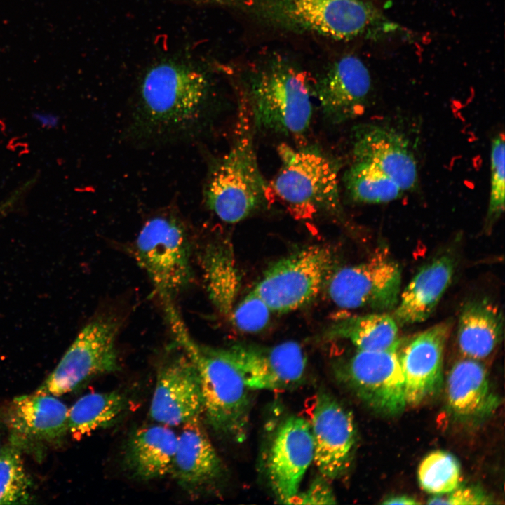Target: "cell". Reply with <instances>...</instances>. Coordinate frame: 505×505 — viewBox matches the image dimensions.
I'll list each match as a JSON object with an SVG mask.
<instances>
[{
	"instance_id": "7",
	"label": "cell",
	"mask_w": 505,
	"mask_h": 505,
	"mask_svg": "<svg viewBox=\"0 0 505 505\" xmlns=\"http://www.w3.org/2000/svg\"><path fill=\"white\" fill-rule=\"evenodd\" d=\"M121 327L112 314L95 317L79 332L57 366L34 391L60 396L93 377L119 369L116 341Z\"/></svg>"
},
{
	"instance_id": "16",
	"label": "cell",
	"mask_w": 505,
	"mask_h": 505,
	"mask_svg": "<svg viewBox=\"0 0 505 505\" xmlns=\"http://www.w3.org/2000/svg\"><path fill=\"white\" fill-rule=\"evenodd\" d=\"M451 327L450 321L438 323L412 337L398 354L407 404L417 405L440 389Z\"/></svg>"
},
{
	"instance_id": "6",
	"label": "cell",
	"mask_w": 505,
	"mask_h": 505,
	"mask_svg": "<svg viewBox=\"0 0 505 505\" xmlns=\"http://www.w3.org/2000/svg\"><path fill=\"white\" fill-rule=\"evenodd\" d=\"M249 111L260 128L285 135H299L312 116L309 87L293 69L274 67L259 73L251 83Z\"/></svg>"
},
{
	"instance_id": "34",
	"label": "cell",
	"mask_w": 505,
	"mask_h": 505,
	"mask_svg": "<svg viewBox=\"0 0 505 505\" xmlns=\"http://www.w3.org/2000/svg\"><path fill=\"white\" fill-rule=\"evenodd\" d=\"M327 480L323 476L315 479L304 492L297 493L291 504H336V498Z\"/></svg>"
},
{
	"instance_id": "17",
	"label": "cell",
	"mask_w": 505,
	"mask_h": 505,
	"mask_svg": "<svg viewBox=\"0 0 505 505\" xmlns=\"http://www.w3.org/2000/svg\"><path fill=\"white\" fill-rule=\"evenodd\" d=\"M355 160L370 163L394 180L404 191L414 189L418 182L417 165L403 135L393 128L375 123L354 130Z\"/></svg>"
},
{
	"instance_id": "4",
	"label": "cell",
	"mask_w": 505,
	"mask_h": 505,
	"mask_svg": "<svg viewBox=\"0 0 505 505\" xmlns=\"http://www.w3.org/2000/svg\"><path fill=\"white\" fill-rule=\"evenodd\" d=\"M281 167L273 183L276 195L297 219H313L319 213H342L339 163L314 146L278 147Z\"/></svg>"
},
{
	"instance_id": "19",
	"label": "cell",
	"mask_w": 505,
	"mask_h": 505,
	"mask_svg": "<svg viewBox=\"0 0 505 505\" xmlns=\"http://www.w3.org/2000/svg\"><path fill=\"white\" fill-rule=\"evenodd\" d=\"M182 426L170 475L185 492L197 495L208 491L220 479L223 465L201 417Z\"/></svg>"
},
{
	"instance_id": "27",
	"label": "cell",
	"mask_w": 505,
	"mask_h": 505,
	"mask_svg": "<svg viewBox=\"0 0 505 505\" xmlns=\"http://www.w3.org/2000/svg\"><path fill=\"white\" fill-rule=\"evenodd\" d=\"M128 401L119 391L86 394L69 408L68 433L80 440L113 425L127 409Z\"/></svg>"
},
{
	"instance_id": "14",
	"label": "cell",
	"mask_w": 505,
	"mask_h": 505,
	"mask_svg": "<svg viewBox=\"0 0 505 505\" xmlns=\"http://www.w3.org/2000/svg\"><path fill=\"white\" fill-rule=\"evenodd\" d=\"M68 414L67 405L53 395L34 392L15 398L5 415L10 444L39 453L61 443L69 435Z\"/></svg>"
},
{
	"instance_id": "24",
	"label": "cell",
	"mask_w": 505,
	"mask_h": 505,
	"mask_svg": "<svg viewBox=\"0 0 505 505\" xmlns=\"http://www.w3.org/2000/svg\"><path fill=\"white\" fill-rule=\"evenodd\" d=\"M450 409L464 417L490 412L497 404L489 386L485 368L480 361L464 357L451 368L446 383Z\"/></svg>"
},
{
	"instance_id": "9",
	"label": "cell",
	"mask_w": 505,
	"mask_h": 505,
	"mask_svg": "<svg viewBox=\"0 0 505 505\" xmlns=\"http://www.w3.org/2000/svg\"><path fill=\"white\" fill-rule=\"evenodd\" d=\"M326 285L339 307L393 310L400 293L401 269L386 252H377L364 262L335 271Z\"/></svg>"
},
{
	"instance_id": "21",
	"label": "cell",
	"mask_w": 505,
	"mask_h": 505,
	"mask_svg": "<svg viewBox=\"0 0 505 505\" xmlns=\"http://www.w3.org/2000/svg\"><path fill=\"white\" fill-rule=\"evenodd\" d=\"M454 260L443 254L422 266L400 293L393 317L398 325L426 321L436 309L450 285Z\"/></svg>"
},
{
	"instance_id": "29",
	"label": "cell",
	"mask_w": 505,
	"mask_h": 505,
	"mask_svg": "<svg viewBox=\"0 0 505 505\" xmlns=\"http://www.w3.org/2000/svg\"><path fill=\"white\" fill-rule=\"evenodd\" d=\"M11 444L0 450V504H29L34 501L33 483L22 456Z\"/></svg>"
},
{
	"instance_id": "35",
	"label": "cell",
	"mask_w": 505,
	"mask_h": 505,
	"mask_svg": "<svg viewBox=\"0 0 505 505\" xmlns=\"http://www.w3.org/2000/svg\"><path fill=\"white\" fill-rule=\"evenodd\" d=\"M36 181V177L25 181L0 203V218L11 212L18 204L28 191L34 186Z\"/></svg>"
},
{
	"instance_id": "22",
	"label": "cell",
	"mask_w": 505,
	"mask_h": 505,
	"mask_svg": "<svg viewBox=\"0 0 505 505\" xmlns=\"http://www.w3.org/2000/svg\"><path fill=\"white\" fill-rule=\"evenodd\" d=\"M177 434L163 424L147 425L129 436L123 451V466L135 479L149 481L170 475Z\"/></svg>"
},
{
	"instance_id": "13",
	"label": "cell",
	"mask_w": 505,
	"mask_h": 505,
	"mask_svg": "<svg viewBox=\"0 0 505 505\" xmlns=\"http://www.w3.org/2000/svg\"><path fill=\"white\" fill-rule=\"evenodd\" d=\"M310 425L313 462L321 476L328 480L341 478L351 465L356 442L352 414L330 393L321 391Z\"/></svg>"
},
{
	"instance_id": "20",
	"label": "cell",
	"mask_w": 505,
	"mask_h": 505,
	"mask_svg": "<svg viewBox=\"0 0 505 505\" xmlns=\"http://www.w3.org/2000/svg\"><path fill=\"white\" fill-rule=\"evenodd\" d=\"M284 10L302 26L339 39L361 33L372 18L369 7L360 0H288Z\"/></svg>"
},
{
	"instance_id": "12",
	"label": "cell",
	"mask_w": 505,
	"mask_h": 505,
	"mask_svg": "<svg viewBox=\"0 0 505 505\" xmlns=\"http://www.w3.org/2000/svg\"><path fill=\"white\" fill-rule=\"evenodd\" d=\"M203 407L198 370L182 349L164 360L158 369L149 416L158 424L180 426L201 417Z\"/></svg>"
},
{
	"instance_id": "1",
	"label": "cell",
	"mask_w": 505,
	"mask_h": 505,
	"mask_svg": "<svg viewBox=\"0 0 505 505\" xmlns=\"http://www.w3.org/2000/svg\"><path fill=\"white\" fill-rule=\"evenodd\" d=\"M210 104L209 82L203 73L173 62L157 64L140 83L133 130L152 140L189 137L205 123Z\"/></svg>"
},
{
	"instance_id": "15",
	"label": "cell",
	"mask_w": 505,
	"mask_h": 505,
	"mask_svg": "<svg viewBox=\"0 0 505 505\" xmlns=\"http://www.w3.org/2000/svg\"><path fill=\"white\" fill-rule=\"evenodd\" d=\"M313 461L310 423L299 416L288 417L276 431L267 462L269 485L279 503L291 504Z\"/></svg>"
},
{
	"instance_id": "2",
	"label": "cell",
	"mask_w": 505,
	"mask_h": 505,
	"mask_svg": "<svg viewBox=\"0 0 505 505\" xmlns=\"http://www.w3.org/2000/svg\"><path fill=\"white\" fill-rule=\"evenodd\" d=\"M180 346L197 367L203 394V414L218 433L243 442L247 437L250 412V390L222 349L197 343L189 335L176 309L166 314Z\"/></svg>"
},
{
	"instance_id": "5",
	"label": "cell",
	"mask_w": 505,
	"mask_h": 505,
	"mask_svg": "<svg viewBox=\"0 0 505 505\" xmlns=\"http://www.w3.org/2000/svg\"><path fill=\"white\" fill-rule=\"evenodd\" d=\"M191 243L184 222L173 213H159L142 227L134 255L164 305L189 285L193 273Z\"/></svg>"
},
{
	"instance_id": "25",
	"label": "cell",
	"mask_w": 505,
	"mask_h": 505,
	"mask_svg": "<svg viewBox=\"0 0 505 505\" xmlns=\"http://www.w3.org/2000/svg\"><path fill=\"white\" fill-rule=\"evenodd\" d=\"M328 333L331 339L349 341L360 351L398 350L401 343L397 322L393 316L386 313L339 318L331 325Z\"/></svg>"
},
{
	"instance_id": "26",
	"label": "cell",
	"mask_w": 505,
	"mask_h": 505,
	"mask_svg": "<svg viewBox=\"0 0 505 505\" xmlns=\"http://www.w3.org/2000/svg\"><path fill=\"white\" fill-rule=\"evenodd\" d=\"M201 264L210 299L221 313L229 316L239 288L231 247L226 241L207 243Z\"/></svg>"
},
{
	"instance_id": "31",
	"label": "cell",
	"mask_w": 505,
	"mask_h": 505,
	"mask_svg": "<svg viewBox=\"0 0 505 505\" xmlns=\"http://www.w3.org/2000/svg\"><path fill=\"white\" fill-rule=\"evenodd\" d=\"M504 137L497 135L490 149V187L486 227L488 228L500 217L504 210Z\"/></svg>"
},
{
	"instance_id": "10",
	"label": "cell",
	"mask_w": 505,
	"mask_h": 505,
	"mask_svg": "<svg viewBox=\"0 0 505 505\" xmlns=\"http://www.w3.org/2000/svg\"><path fill=\"white\" fill-rule=\"evenodd\" d=\"M335 372L361 401L380 414L398 415L407 405L398 350H357L336 365Z\"/></svg>"
},
{
	"instance_id": "18",
	"label": "cell",
	"mask_w": 505,
	"mask_h": 505,
	"mask_svg": "<svg viewBox=\"0 0 505 505\" xmlns=\"http://www.w3.org/2000/svg\"><path fill=\"white\" fill-rule=\"evenodd\" d=\"M371 87L369 72L357 57L341 58L320 79L316 96L325 116L341 123L365 110Z\"/></svg>"
},
{
	"instance_id": "8",
	"label": "cell",
	"mask_w": 505,
	"mask_h": 505,
	"mask_svg": "<svg viewBox=\"0 0 505 505\" xmlns=\"http://www.w3.org/2000/svg\"><path fill=\"white\" fill-rule=\"evenodd\" d=\"M332 266L333 256L328 248H304L271 264L252 290L272 312H291L317 297Z\"/></svg>"
},
{
	"instance_id": "28",
	"label": "cell",
	"mask_w": 505,
	"mask_h": 505,
	"mask_svg": "<svg viewBox=\"0 0 505 505\" xmlns=\"http://www.w3.org/2000/svg\"><path fill=\"white\" fill-rule=\"evenodd\" d=\"M344 184L352 200L363 203H388L399 198V185L373 164L355 160L344 175Z\"/></svg>"
},
{
	"instance_id": "11",
	"label": "cell",
	"mask_w": 505,
	"mask_h": 505,
	"mask_svg": "<svg viewBox=\"0 0 505 505\" xmlns=\"http://www.w3.org/2000/svg\"><path fill=\"white\" fill-rule=\"evenodd\" d=\"M222 351L250 390H288L303 382L307 357L297 342L274 346L236 344Z\"/></svg>"
},
{
	"instance_id": "33",
	"label": "cell",
	"mask_w": 505,
	"mask_h": 505,
	"mask_svg": "<svg viewBox=\"0 0 505 505\" xmlns=\"http://www.w3.org/2000/svg\"><path fill=\"white\" fill-rule=\"evenodd\" d=\"M480 489L472 487H459L443 494L430 498L429 504H488L492 502Z\"/></svg>"
},
{
	"instance_id": "30",
	"label": "cell",
	"mask_w": 505,
	"mask_h": 505,
	"mask_svg": "<svg viewBox=\"0 0 505 505\" xmlns=\"http://www.w3.org/2000/svg\"><path fill=\"white\" fill-rule=\"evenodd\" d=\"M417 476L424 491L433 494H446L459 486L460 465L451 454L436 450L423 459Z\"/></svg>"
},
{
	"instance_id": "3",
	"label": "cell",
	"mask_w": 505,
	"mask_h": 505,
	"mask_svg": "<svg viewBox=\"0 0 505 505\" xmlns=\"http://www.w3.org/2000/svg\"><path fill=\"white\" fill-rule=\"evenodd\" d=\"M252 127L248 108L241 104L233 144L208 172L206 202L227 223L242 221L266 199L267 185L259 168Z\"/></svg>"
},
{
	"instance_id": "36",
	"label": "cell",
	"mask_w": 505,
	"mask_h": 505,
	"mask_svg": "<svg viewBox=\"0 0 505 505\" xmlns=\"http://www.w3.org/2000/svg\"><path fill=\"white\" fill-rule=\"evenodd\" d=\"M384 504H417L419 502L416 501L414 498L408 496H395L386 499L382 502Z\"/></svg>"
},
{
	"instance_id": "32",
	"label": "cell",
	"mask_w": 505,
	"mask_h": 505,
	"mask_svg": "<svg viewBox=\"0 0 505 505\" xmlns=\"http://www.w3.org/2000/svg\"><path fill=\"white\" fill-rule=\"evenodd\" d=\"M271 312L268 305L252 290L233 308L229 316L236 329L255 333L265 328Z\"/></svg>"
},
{
	"instance_id": "23",
	"label": "cell",
	"mask_w": 505,
	"mask_h": 505,
	"mask_svg": "<svg viewBox=\"0 0 505 505\" xmlns=\"http://www.w3.org/2000/svg\"><path fill=\"white\" fill-rule=\"evenodd\" d=\"M504 317L501 310L487 299H475L462 308L457 326V344L464 357L483 360L501 341Z\"/></svg>"
},
{
	"instance_id": "37",
	"label": "cell",
	"mask_w": 505,
	"mask_h": 505,
	"mask_svg": "<svg viewBox=\"0 0 505 505\" xmlns=\"http://www.w3.org/2000/svg\"><path fill=\"white\" fill-rule=\"evenodd\" d=\"M0 450H1V445H0Z\"/></svg>"
}]
</instances>
